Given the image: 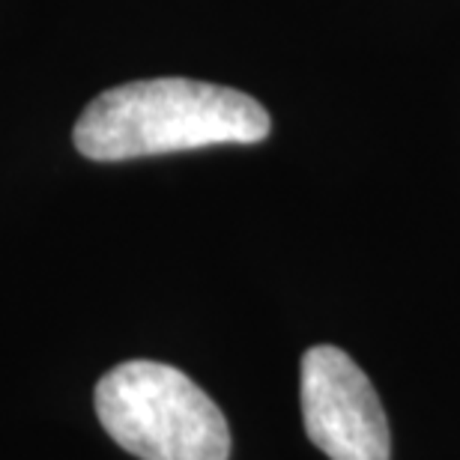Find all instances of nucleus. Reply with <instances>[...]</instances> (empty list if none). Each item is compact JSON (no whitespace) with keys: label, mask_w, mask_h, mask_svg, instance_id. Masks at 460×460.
Here are the masks:
<instances>
[{"label":"nucleus","mask_w":460,"mask_h":460,"mask_svg":"<svg viewBox=\"0 0 460 460\" xmlns=\"http://www.w3.org/2000/svg\"><path fill=\"white\" fill-rule=\"evenodd\" d=\"M266 108L243 90L191 78L132 81L99 93L75 123V146L96 162L257 144L270 135Z\"/></svg>","instance_id":"obj_1"},{"label":"nucleus","mask_w":460,"mask_h":460,"mask_svg":"<svg viewBox=\"0 0 460 460\" xmlns=\"http://www.w3.org/2000/svg\"><path fill=\"white\" fill-rule=\"evenodd\" d=\"M96 416L141 460H227L225 412L195 380L162 362H123L96 385Z\"/></svg>","instance_id":"obj_2"},{"label":"nucleus","mask_w":460,"mask_h":460,"mask_svg":"<svg viewBox=\"0 0 460 460\" xmlns=\"http://www.w3.org/2000/svg\"><path fill=\"white\" fill-rule=\"evenodd\" d=\"M302 419L329 460H389L392 434L371 380L344 349L320 344L302 356Z\"/></svg>","instance_id":"obj_3"}]
</instances>
